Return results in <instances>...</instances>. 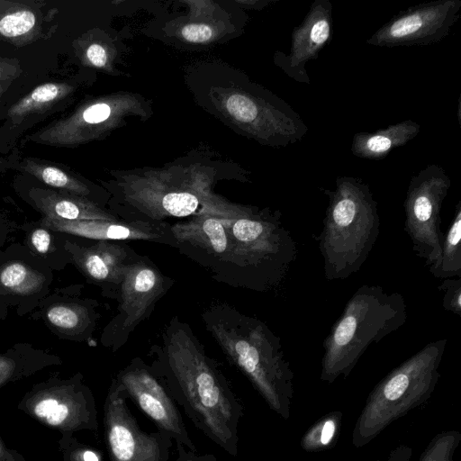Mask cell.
<instances>
[{"instance_id":"1","label":"cell","mask_w":461,"mask_h":461,"mask_svg":"<svg viewBox=\"0 0 461 461\" xmlns=\"http://www.w3.org/2000/svg\"><path fill=\"white\" fill-rule=\"evenodd\" d=\"M148 355L153 372L194 425L227 454L236 456L243 403L192 327L173 316Z\"/></svg>"},{"instance_id":"2","label":"cell","mask_w":461,"mask_h":461,"mask_svg":"<svg viewBox=\"0 0 461 461\" xmlns=\"http://www.w3.org/2000/svg\"><path fill=\"white\" fill-rule=\"evenodd\" d=\"M204 329L229 362L239 369L276 411L291 393L293 373L280 337L261 320L216 302L201 314Z\"/></svg>"},{"instance_id":"3","label":"cell","mask_w":461,"mask_h":461,"mask_svg":"<svg viewBox=\"0 0 461 461\" xmlns=\"http://www.w3.org/2000/svg\"><path fill=\"white\" fill-rule=\"evenodd\" d=\"M231 242L234 287L258 293L277 289L298 256L280 211L223 202Z\"/></svg>"},{"instance_id":"4","label":"cell","mask_w":461,"mask_h":461,"mask_svg":"<svg viewBox=\"0 0 461 461\" xmlns=\"http://www.w3.org/2000/svg\"><path fill=\"white\" fill-rule=\"evenodd\" d=\"M329 203L315 238L325 279L344 280L358 272L380 231L377 202L361 178L339 176L334 190L322 189Z\"/></svg>"},{"instance_id":"5","label":"cell","mask_w":461,"mask_h":461,"mask_svg":"<svg viewBox=\"0 0 461 461\" xmlns=\"http://www.w3.org/2000/svg\"><path fill=\"white\" fill-rule=\"evenodd\" d=\"M407 320V305L398 292L362 285L347 302L322 342L321 378L347 376L372 344L399 330Z\"/></svg>"},{"instance_id":"6","label":"cell","mask_w":461,"mask_h":461,"mask_svg":"<svg viewBox=\"0 0 461 461\" xmlns=\"http://www.w3.org/2000/svg\"><path fill=\"white\" fill-rule=\"evenodd\" d=\"M451 186L447 172L438 165H428L412 176L403 203V230L412 250L428 267L441 250L444 232L441 229V207Z\"/></svg>"},{"instance_id":"7","label":"cell","mask_w":461,"mask_h":461,"mask_svg":"<svg viewBox=\"0 0 461 461\" xmlns=\"http://www.w3.org/2000/svg\"><path fill=\"white\" fill-rule=\"evenodd\" d=\"M174 282L148 256L140 255L125 272L117 299V312L104 329L102 344L113 352L124 346L131 332L149 317Z\"/></svg>"},{"instance_id":"8","label":"cell","mask_w":461,"mask_h":461,"mask_svg":"<svg viewBox=\"0 0 461 461\" xmlns=\"http://www.w3.org/2000/svg\"><path fill=\"white\" fill-rule=\"evenodd\" d=\"M224 200L217 197L204 212L171 224L176 249L205 268L212 279L234 287L231 242L221 209Z\"/></svg>"},{"instance_id":"9","label":"cell","mask_w":461,"mask_h":461,"mask_svg":"<svg viewBox=\"0 0 461 461\" xmlns=\"http://www.w3.org/2000/svg\"><path fill=\"white\" fill-rule=\"evenodd\" d=\"M123 386L113 378L104 405V425L111 461H168L173 439L159 430L139 426L127 404Z\"/></svg>"},{"instance_id":"10","label":"cell","mask_w":461,"mask_h":461,"mask_svg":"<svg viewBox=\"0 0 461 461\" xmlns=\"http://www.w3.org/2000/svg\"><path fill=\"white\" fill-rule=\"evenodd\" d=\"M461 0H435L394 14L367 39L377 47L424 46L445 39L460 18Z\"/></svg>"},{"instance_id":"11","label":"cell","mask_w":461,"mask_h":461,"mask_svg":"<svg viewBox=\"0 0 461 461\" xmlns=\"http://www.w3.org/2000/svg\"><path fill=\"white\" fill-rule=\"evenodd\" d=\"M115 379L123 386L128 399L154 422L158 430L189 450L197 451L176 401L148 363L136 357L118 372Z\"/></svg>"},{"instance_id":"12","label":"cell","mask_w":461,"mask_h":461,"mask_svg":"<svg viewBox=\"0 0 461 461\" xmlns=\"http://www.w3.org/2000/svg\"><path fill=\"white\" fill-rule=\"evenodd\" d=\"M84 246L68 243V250L79 270L102 289L103 295L117 300L128 267L140 256L122 241L95 240Z\"/></svg>"},{"instance_id":"13","label":"cell","mask_w":461,"mask_h":461,"mask_svg":"<svg viewBox=\"0 0 461 461\" xmlns=\"http://www.w3.org/2000/svg\"><path fill=\"white\" fill-rule=\"evenodd\" d=\"M332 10L329 0H315L303 22L293 30L290 53H279V66L296 82L310 84L305 66L318 58L331 39Z\"/></svg>"},{"instance_id":"14","label":"cell","mask_w":461,"mask_h":461,"mask_svg":"<svg viewBox=\"0 0 461 461\" xmlns=\"http://www.w3.org/2000/svg\"><path fill=\"white\" fill-rule=\"evenodd\" d=\"M42 224L53 230L94 240H142L176 249V241L167 221H126L123 220L57 221L43 218Z\"/></svg>"},{"instance_id":"15","label":"cell","mask_w":461,"mask_h":461,"mask_svg":"<svg viewBox=\"0 0 461 461\" xmlns=\"http://www.w3.org/2000/svg\"><path fill=\"white\" fill-rule=\"evenodd\" d=\"M30 196L48 219L67 221L119 220L113 212L105 211L83 197L68 193L34 188L31 190Z\"/></svg>"},{"instance_id":"16","label":"cell","mask_w":461,"mask_h":461,"mask_svg":"<svg viewBox=\"0 0 461 461\" xmlns=\"http://www.w3.org/2000/svg\"><path fill=\"white\" fill-rule=\"evenodd\" d=\"M420 131L418 122L406 120L374 132H357L353 136L351 152L361 158L383 159L393 149L413 140Z\"/></svg>"},{"instance_id":"17","label":"cell","mask_w":461,"mask_h":461,"mask_svg":"<svg viewBox=\"0 0 461 461\" xmlns=\"http://www.w3.org/2000/svg\"><path fill=\"white\" fill-rule=\"evenodd\" d=\"M40 12L32 3L0 0V38L15 46L41 37Z\"/></svg>"},{"instance_id":"18","label":"cell","mask_w":461,"mask_h":461,"mask_svg":"<svg viewBox=\"0 0 461 461\" xmlns=\"http://www.w3.org/2000/svg\"><path fill=\"white\" fill-rule=\"evenodd\" d=\"M72 91V86L63 82H49L32 89L8 110L7 115L14 123L22 122L33 113L51 108Z\"/></svg>"},{"instance_id":"19","label":"cell","mask_w":461,"mask_h":461,"mask_svg":"<svg viewBox=\"0 0 461 461\" xmlns=\"http://www.w3.org/2000/svg\"><path fill=\"white\" fill-rule=\"evenodd\" d=\"M429 273L438 279L461 277V200L447 232L444 233L441 250L437 261L429 267Z\"/></svg>"},{"instance_id":"20","label":"cell","mask_w":461,"mask_h":461,"mask_svg":"<svg viewBox=\"0 0 461 461\" xmlns=\"http://www.w3.org/2000/svg\"><path fill=\"white\" fill-rule=\"evenodd\" d=\"M96 303L92 304H58L47 312V319L56 328L68 331L72 335L85 336L95 328L98 319L95 312Z\"/></svg>"},{"instance_id":"21","label":"cell","mask_w":461,"mask_h":461,"mask_svg":"<svg viewBox=\"0 0 461 461\" xmlns=\"http://www.w3.org/2000/svg\"><path fill=\"white\" fill-rule=\"evenodd\" d=\"M20 168L49 186L77 196L89 194L87 187L60 167L34 158H24Z\"/></svg>"},{"instance_id":"22","label":"cell","mask_w":461,"mask_h":461,"mask_svg":"<svg viewBox=\"0 0 461 461\" xmlns=\"http://www.w3.org/2000/svg\"><path fill=\"white\" fill-rule=\"evenodd\" d=\"M1 285L14 292H28L36 287V276L23 264L14 262L0 272Z\"/></svg>"},{"instance_id":"23","label":"cell","mask_w":461,"mask_h":461,"mask_svg":"<svg viewBox=\"0 0 461 461\" xmlns=\"http://www.w3.org/2000/svg\"><path fill=\"white\" fill-rule=\"evenodd\" d=\"M445 311L461 316V277L443 279L438 285Z\"/></svg>"},{"instance_id":"24","label":"cell","mask_w":461,"mask_h":461,"mask_svg":"<svg viewBox=\"0 0 461 461\" xmlns=\"http://www.w3.org/2000/svg\"><path fill=\"white\" fill-rule=\"evenodd\" d=\"M21 73L22 68L18 59L0 57V103L5 93Z\"/></svg>"},{"instance_id":"25","label":"cell","mask_w":461,"mask_h":461,"mask_svg":"<svg viewBox=\"0 0 461 461\" xmlns=\"http://www.w3.org/2000/svg\"><path fill=\"white\" fill-rule=\"evenodd\" d=\"M182 36L190 42L201 43L208 41L212 36L210 26L203 23L188 24L182 28Z\"/></svg>"},{"instance_id":"26","label":"cell","mask_w":461,"mask_h":461,"mask_svg":"<svg viewBox=\"0 0 461 461\" xmlns=\"http://www.w3.org/2000/svg\"><path fill=\"white\" fill-rule=\"evenodd\" d=\"M176 443L177 456L175 461H218L212 453L199 454L196 451L189 450L180 443Z\"/></svg>"},{"instance_id":"27","label":"cell","mask_w":461,"mask_h":461,"mask_svg":"<svg viewBox=\"0 0 461 461\" xmlns=\"http://www.w3.org/2000/svg\"><path fill=\"white\" fill-rule=\"evenodd\" d=\"M31 242L37 252L45 254L50 250L51 237L47 230L39 228L32 233Z\"/></svg>"},{"instance_id":"28","label":"cell","mask_w":461,"mask_h":461,"mask_svg":"<svg viewBox=\"0 0 461 461\" xmlns=\"http://www.w3.org/2000/svg\"><path fill=\"white\" fill-rule=\"evenodd\" d=\"M86 57L87 60L96 68H103L106 65V51L104 48L98 43H92L86 48Z\"/></svg>"},{"instance_id":"29","label":"cell","mask_w":461,"mask_h":461,"mask_svg":"<svg viewBox=\"0 0 461 461\" xmlns=\"http://www.w3.org/2000/svg\"><path fill=\"white\" fill-rule=\"evenodd\" d=\"M68 414V409L65 404L58 406L46 417L50 425H59L66 420Z\"/></svg>"},{"instance_id":"30","label":"cell","mask_w":461,"mask_h":461,"mask_svg":"<svg viewBox=\"0 0 461 461\" xmlns=\"http://www.w3.org/2000/svg\"><path fill=\"white\" fill-rule=\"evenodd\" d=\"M58 404L59 402L54 399L43 400L35 406L34 412L40 418H46Z\"/></svg>"},{"instance_id":"31","label":"cell","mask_w":461,"mask_h":461,"mask_svg":"<svg viewBox=\"0 0 461 461\" xmlns=\"http://www.w3.org/2000/svg\"><path fill=\"white\" fill-rule=\"evenodd\" d=\"M336 426L333 420H328L325 421L321 434V442L322 445H328L333 438Z\"/></svg>"}]
</instances>
